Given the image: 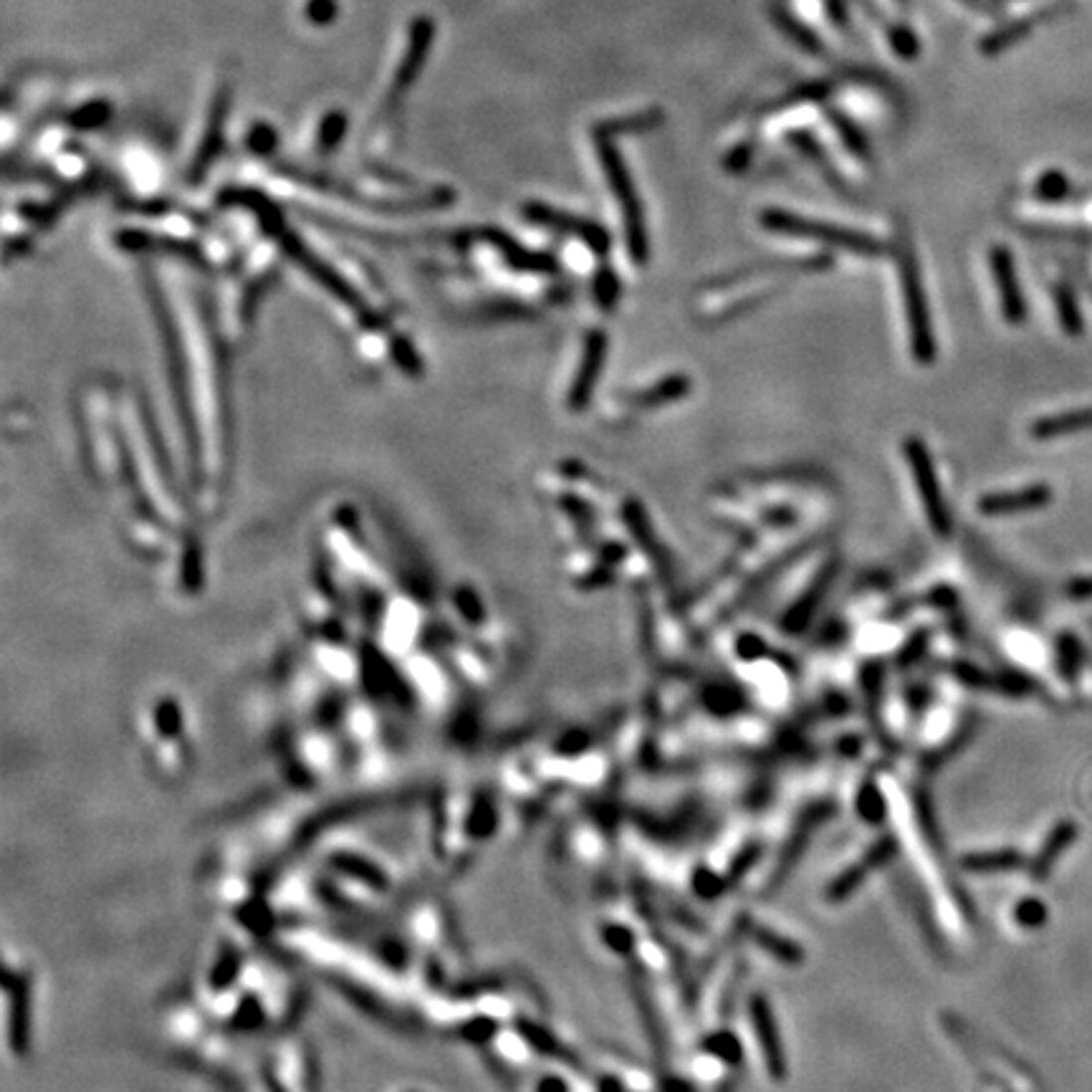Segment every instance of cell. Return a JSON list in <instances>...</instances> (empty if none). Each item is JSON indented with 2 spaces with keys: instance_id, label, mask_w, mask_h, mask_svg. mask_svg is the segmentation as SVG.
Segmentation results:
<instances>
[{
  "instance_id": "74e56055",
  "label": "cell",
  "mask_w": 1092,
  "mask_h": 1092,
  "mask_svg": "<svg viewBox=\"0 0 1092 1092\" xmlns=\"http://www.w3.org/2000/svg\"><path fill=\"white\" fill-rule=\"evenodd\" d=\"M928 640H931V632H928V630L913 632V635H910L908 643H905V648L900 650V655H898V666H900V668L913 666L915 660H918L923 653H926Z\"/></svg>"
},
{
  "instance_id": "f35d334b",
  "label": "cell",
  "mask_w": 1092,
  "mask_h": 1092,
  "mask_svg": "<svg viewBox=\"0 0 1092 1092\" xmlns=\"http://www.w3.org/2000/svg\"><path fill=\"white\" fill-rule=\"evenodd\" d=\"M306 18L314 26H329L337 18V0H309L306 3Z\"/></svg>"
},
{
  "instance_id": "30bf717a",
  "label": "cell",
  "mask_w": 1092,
  "mask_h": 1092,
  "mask_svg": "<svg viewBox=\"0 0 1092 1092\" xmlns=\"http://www.w3.org/2000/svg\"><path fill=\"white\" fill-rule=\"evenodd\" d=\"M622 522H625V529L630 532L632 542L638 544L640 549H643V554L653 561L655 574L660 577V582L666 584V589H671L673 592V589H676V574H673L671 556H668V551L663 549V544L658 542V534H655L645 509L635 499H627L625 504H622Z\"/></svg>"
},
{
  "instance_id": "e575fe53",
  "label": "cell",
  "mask_w": 1092,
  "mask_h": 1092,
  "mask_svg": "<svg viewBox=\"0 0 1092 1092\" xmlns=\"http://www.w3.org/2000/svg\"><path fill=\"white\" fill-rule=\"evenodd\" d=\"M951 673H954L964 686L979 688V691H994V676H987L982 668L969 666V663H954V666H951Z\"/></svg>"
},
{
  "instance_id": "f6af8a7d",
  "label": "cell",
  "mask_w": 1092,
  "mask_h": 1092,
  "mask_svg": "<svg viewBox=\"0 0 1092 1092\" xmlns=\"http://www.w3.org/2000/svg\"><path fill=\"white\" fill-rule=\"evenodd\" d=\"M764 519L769 524H774V527H789V524L797 522V514H794V511H789V509H782V511H769Z\"/></svg>"
},
{
  "instance_id": "ba28073f",
  "label": "cell",
  "mask_w": 1092,
  "mask_h": 1092,
  "mask_svg": "<svg viewBox=\"0 0 1092 1092\" xmlns=\"http://www.w3.org/2000/svg\"><path fill=\"white\" fill-rule=\"evenodd\" d=\"M607 352H610V337H607L602 329H592V332H587V337H584L582 357H579V367L577 372H574V380H571L569 394H566V405H569V410L582 412L589 407L594 390H597L599 375H602V367H605Z\"/></svg>"
},
{
  "instance_id": "44dd1931",
  "label": "cell",
  "mask_w": 1092,
  "mask_h": 1092,
  "mask_svg": "<svg viewBox=\"0 0 1092 1092\" xmlns=\"http://www.w3.org/2000/svg\"><path fill=\"white\" fill-rule=\"evenodd\" d=\"M1021 862H1024V858L1016 850H994V853L966 855L961 859V867L966 872H976V875H992V872L1014 870Z\"/></svg>"
},
{
  "instance_id": "d6a6232c",
  "label": "cell",
  "mask_w": 1092,
  "mask_h": 1092,
  "mask_svg": "<svg viewBox=\"0 0 1092 1092\" xmlns=\"http://www.w3.org/2000/svg\"><path fill=\"white\" fill-rule=\"evenodd\" d=\"M1014 918L1024 928H1039L1047 923V905L1037 898H1026L1016 905Z\"/></svg>"
},
{
  "instance_id": "8992f818",
  "label": "cell",
  "mask_w": 1092,
  "mask_h": 1092,
  "mask_svg": "<svg viewBox=\"0 0 1092 1092\" xmlns=\"http://www.w3.org/2000/svg\"><path fill=\"white\" fill-rule=\"evenodd\" d=\"M524 218H529L532 223L542 228H549L559 235H569V238H577L579 243L587 245L594 255L605 258L612 248V238L605 228L597 226L592 221H584V218L569 216V213H561L556 208L544 206V203H529L524 206Z\"/></svg>"
},
{
  "instance_id": "836d02e7",
  "label": "cell",
  "mask_w": 1092,
  "mask_h": 1092,
  "mask_svg": "<svg viewBox=\"0 0 1092 1092\" xmlns=\"http://www.w3.org/2000/svg\"><path fill=\"white\" fill-rule=\"evenodd\" d=\"M602 941L620 956H632V951H635V936H632V931L625 926H617V923L602 928Z\"/></svg>"
},
{
  "instance_id": "52a82bcc",
  "label": "cell",
  "mask_w": 1092,
  "mask_h": 1092,
  "mask_svg": "<svg viewBox=\"0 0 1092 1092\" xmlns=\"http://www.w3.org/2000/svg\"><path fill=\"white\" fill-rule=\"evenodd\" d=\"M231 101H234V86L231 83H221L213 94L211 109H208V124L203 139H200L198 152H195L193 162H190V185H198L200 180L206 178L208 170L213 167L216 157L223 150V139H226V122L228 111H231Z\"/></svg>"
},
{
  "instance_id": "7402d4cb",
  "label": "cell",
  "mask_w": 1092,
  "mask_h": 1092,
  "mask_svg": "<svg viewBox=\"0 0 1092 1092\" xmlns=\"http://www.w3.org/2000/svg\"><path fill=\"white\" fill-rule=\"evenodd\" d=\"M592 296L594 301H597L599 311L612 314V311L617 309V301H620L622 296V283H620V276H617L607 263H602V266L597 268V273H594Z\"/></svg>"
},
{
  "instance_id": "7bdbcfd3",
  "label": "cell",
  "mask_w": 1092,
  "mask_h": 1092,
  "mask_svg": "<svg viewBox=\"0 0 1092 1092\" xmlns=\"http://www.w3.org/2000/svg\"><path fill=\"white\" fill-rule=\"evenodd\" d=\"M635 997H638V1004H640V1010H643L645 1021H648V1024H650V1034H653L655 1047L663 1049V1039H660V1026H658V1021H655V1014H653V1012H655V1010H653V1004H650V999H648V1002H645V992H643V989H640V987L635 989Z\"/></svg>"
},
{
  "instance_id": "484cf974",
  "label": "cell",
  "mask_w": 1092,
  "mask_h": 1092,
  "mask_svg": "<svg viewBox=\"0 0 1092 1092\" xmlns=\"http://www.w3.org/2000/svg\"><path fill=\"white\" fill-rule=\"evenodd\" d=\"M1054 301H1057V316L1062 329H1065L1067 334H1080L1082 316H1080V309H1077V301H1075V294H1072V289H1067L1065 283H1057V286H1054Z\"/></svg>"
},
{
  "instance_id": "ee69618b",
  "label": "cell",
  "mask_w": 1092,
  "mask_h": 1092,
  "mask_svg": "<svg viewBox=\"0 0 1092 1092\" xmlns=\"http://www.w3.org/2000/svg\"><path fill=\"white\" fill-rule=\"evenodd\" d=\"M908 701H910V708H913L915 713H921V710L926 708L928 701H931V691H928V688H923V686H915L913 691H910Z\"/></svg>"
},
{
  "instance_id": "d590c367",
  "label": "cell",
  "mask_w": 1092,
  "mask_h": 1092,
  "mask_svg": "<svg viewBox=\"0 0 1092 1092\" xmlns=\"http://www.w3.org/2000/svg\"><path fill=\"white\" fill-rule=\"evenodd\" d=\"M248 147L255 155H271L273 147H276V129L266 122L253 124L248 132Z\"/></svg>"
},
{
  "instance_id": "1f68e13d",
  "label": "cell",
  "mask_w": 1092,
  "mask_h": 1092,
  "mask_svg": "<svg viewBox=\"0 0 1092 1092\" xmlns=\"http://www.w3.org/2000/svg\"><path fill=\"white\" fill-rule=\"evenodd\" d=\"M726 887H728L726 877L715 875V872L708 870V867H699V870L694 872V890L699 893V898L703 900L718 898Z\"/></svg>"
},
{
  "instance_id": "6da1fadb",
  "label": "cell",
  "mask_w": 1092,
  "mask_h": 1092,
  "mask_svg": "<svg viewBox=\"0 0 1092 1092\" xmlns=\"http://www.w3.org/2000/svg\"><path fill=\"white\" fill-rule=\"evenodd\" d=\"M895 258H898L900 296H903L905 322H908L910 352H913V360L918 362V365L931 367L938 355L936 332H933V316H931V306H928L926 286H923L921 266H918L915 250L905 234L898 235Z\"/></svg>"
},
{
  "instance_id": "bcb514c9",
  "label": "cell",
  "mask_w": 1092,
  "mask_h": 1092,
  "mask_svg": "<svg viewBox=\"0 0 1092 1092\" xmlns=\"http://www.w3.org/2000/svg\"><path fill=\"white\" fill-rule=\"evenodd\" d=\"M537 1092H569V1087H566V1082L561 1077H544L539 1082Z\"/></svg>"
},
{
  "instance_id": "ffe728a7",
  "label": "cell",
  "mask_w": 1092,
  "mask_h": 1092,
  "mask_svg": "<svg viewBox=\"0 0 1092 1092\" xmlns=\"http://www.w3.org/2000/svg\"><path fill=\"white\" fill-rule=\"evenodd\" d=\"M1090 427H1092V407H1087V410L1059 412V415L1042 417V420H1037L1029 427V433L1037 440H1047V438H1059V435L1082 433V430H1090Z\"/></svg>"
},
{
  "instance_id": "83f0119b",
  "label": "cell",
  "mask_w": 1092,
  "mask_h": 1092,
  "mask_svg": "<svg viewBox=\"0 0 1092 1092\" xmlns=\"http://www.w3.org/2000/svg\"><path fill=\"white\" fill-rule=\"evenodd\" d=\"M344 132H347V114L344 111H329L327 117L319 124V134H316V150L319 152H332L334 147L342 142Z\"/></svg>"
},
{
  "instance_id": "f546056e",
  "label": "cell",
  "mask_w": 1092,
  "mask_h": 1092,
  "mask_svg": "<svg viewBox=\"0 0 1092 1092\" xmlns=\"http://www.w3.org/2000/svg\"><path fill=\"white\" fill-rule=\"evenodd\" d=\"M559 509L564 511V514L571 516V522L577 524V529L582 534H587V537H592L594 532V514L592 509H589V504H584L582 499H577V496H561L559 499Z\"/></svg>"
},
{
  "instance_id": "4316f807",
  "label": "cell",
  "mask_w": 1092,
  "mask_h": 1092,
  "mask_svg": "<svg viewBox=\"0 0 1092 1092\" xmlns=\"http://www.w3.org/2000/svg\"><path fill=\"white\" fill-rule=\"evenodd\" d=\"M519 1029H522L524 1037H527L529 1042H532L534 1047H537L542 1054H551V1057H559V1059H564V1062H571V1065H579V1059L574 1057L569 1049L561 1047V1044L556 1042L554 1037H551L549 1031L539 1029V1026H534V1024H527V1021H524V1024H519Z\"/></svg>"
},
{
  "instance_id": "60d3db41",
  "label": "cell",
  "mask_w": 1092,
  "mask_h": 1092,
  "mask_svg": "<svg viewBox=\"0 0 1092 1092\" xmlns=\"http://www.w3.org/2000/svg\"><path fill=\"white\" fill-rule=\"evenodd\" d=\"M736 653L741 660H759L769 655V645L759 638V635H741L736 643Z\"/></svg>"
},
{
  "instance_id": "681fc988",
  "label": "cell",
  "mask_w": 1092,
  "mask_h": 1092,
  "mask_svg": "<svg viewBox=\"0 0 1092 1092\" xmlns=\"http://www.w3.org/2000/svg\"><path fill=\"white\" fill-rule=\"evenodd\" d=\"M663 1090L666 1092H694V1087L686 1085V1082L676 1080V1077H668L666 1082H663Z\"/></svg>"
},
{
  "instance_id": "5bb4252c",
  "label": "cell",
  "mask_w": 1092,
  "mask_h": 1092,
  "mask_svg": "<svg viewBox=\"0 0 1092 1092\" xmlns=\"http://www.w3.org/2000/svg\"><path fill=\"white\" fill-rule=\"evenodd\" d=\"M838 571H840V561L830 559L820 571H817L815 577H812L810 587L799 594L797 602H794V605L787 610V615L782 617V630L787 632V635H802V632L810 627V622L815 620L817 610H820L822 599H825V594L830 592L832 582L838 579Z\"/></svg>"
},
{
  "instance_id": "5b68a950",
  "label": "cell",
  "mask_w": 1092,
  "mask_h": 1092,
  "mask_svg": "<svg viewBox=\"0 0 1092 1092\" xmlns=\"http://www.w3.org/2000/svg\"><path fill=\"white\" fill-rule=\"evenodd\" d=\"M435 41V23L430 16H417L410 26V34H407V49L402 54V62L394 69L392 86H390L388 96H385V111H392L399 101L405 99L407 91L415 86L417 77L425 69L427 54L433 49Z\"/></svg>"
},
{
  "instance_id": "4fadbf2b",
  "label": "cell",
  "mask_w": 1092,
  "mask_h": 1092,
  "mask_svg": "<svg viewBox=\"0 0 1092 1092\" xmlns=\"http://www.w3.org/2000/svg\"><path fill=\"white\" fill-rule=\"evenodd\" d=\"M989 268H992L994 281H997L1004 319H1007L1012 327H1019V324H1024L1026 319V304H1024V294H1021L1019 276H1016L1014 255L1004 248V245H994V248L989 250Z\"/></svg>"
},
{
  "instance_id": "7c38bea8",
  "label": "cell",
  "mask_w": 1092,
  "mask_h": 1092,
  "mask_svg": "<svg viewBox=\"0 0 1092 1092\" xmlns=\"http://www.w3.org/2000/svg\"><path fill=\"white\" fill-rule=\"evenodd\" d=\"M749 1016L751 1024L756 1029V1039H759L761 1054H764L766 1070L777 1082H784L789 1077L787 1057H784L782 1039H779V1026L774 1019V1010H771V1002L764 994H754L749 999Z\"/></svg>"
},
{
  "instance_id": "4dcf8cb0",
  "label": "cell",
  "mask_w": 1092,
  "mask_h": 1092,
  "mask_svg": "<svg viewBox=\"0 0 1092 1092\" xmlns=\"http://www.w3.org/2000/svg\"><path fill=\"white\" fill-rule=\"evenodd\" d=\"M1080 645H1077L1075 638H1070V635H1065V638H1059L1057 643V660H1059V671H1062V676L1067 678V681H1072V678H1077V671H1080Z\"/></svg>"
},
{
  "instance_id": "9a60e30c",
  "label": "cell",
  "mask_w": 1092,
  "mask_h": 1092,
  "mask_svg": "<svg viewBox=\"0 0 1092 1092\" xmlns=\"http://www.w3.org/2000/svg\"><path fill=\"white\" fill-rule=\"evenodd\" d=\"M1052 501V491L1044 483L1037 486L1019 488V491H1002V494H989L979 501V511L984 516H1010L1024 514V511H1037Z\"/></svg>"
},
{
  "instance_id": "d6986e66",
  "label": "cell",
  "mask_w": 1092,
  "mask_h": 1092,
  "mask_svg": "<svg viewBox=\"0 0 1092 1092\" xmlns=\"http://www.w3.org/2000/svg\"><path fill=\"white\" fill-rule=\"evenodd\" d=\"M1075 838H1077L1075 822H1059V825L1049 832L1047 843L1042 845V850H1039L1034 862H1031L1029 875L1034 877V880H1044V877L1052 872V865L1059 859V855L1065 853L1067 845L1075 843Z\"/></svg>"
},
{
  "instance_id": "ac0fdd59",
  "label": "cell",
  "mask_w": 1092,
  "mask_h": 1092,
  "mask_svg": "<svg viewBox=\"0 0 1092 1092\" xmlns=\"http://www.w3.org/2000/svg\"><path fill=\"white\" fill-rule=\"evenodd\" d=\"M743 926H746V933L751 936V941H754L764 954L774 956V959L789 966H799L804 961V948L799 946V943H794L792 938L779 936V933H774L771 928H764L759 926V923H754L751 918H743Z\"/></svg>"
},
{
  "instance_id": "c3c4849f",
  "label": "cell",
  "mask_w": 1092,
  "mask_h": 1092,
  "mask_svg": "<svg viewBox=\"0 0 1092 1092\" xmlns=\"http://www.w3.org/2000/svg\"><path fill=\"white\" fill-rule=\"evenodd\" d=\"M838 749L843 756H858L859 754V738L858 736H845L840 738Z\"/></svg>"
},
{
  "instance_id": "cb8c5ba5",
  "label": "cell",
  "mask_w": 1092,
  "mask_h": 1092,
  "mask_svg": "<svg viewBox=\"0 0 1092 1092\" xmlns=\"http://www.w3.org/2000/svg\"><path fill=\"white\" fill-rule=\"evenodd\" d=\"M746 699L738 688L733 686H708L703 691L705 710L715 715H733L743 708Z\"/></svg>"
},
{
  "instance_id": "f1b7e54d",
  "label": "cell",
  "mask_w": 1092,
  "mask_h": 1092,
  "mask_svg": "<svg viewBox=\"0 0 1092 1092\" xmlns=\"http://www.w3.org/2000/svg\"><path fill=\"white\" fill-rule=\"evenodd\" d=\"M111 114V106L106 104L104 99L99 101H91V104L86 106H78L77 111H72L67 117V124H72L74 129H94V127H101V124L109 119Z\"/></svg>"
},
{
  "instance_id": "9c48e42d",
  "label": "cell",
  "mask_w": 1092,
  "mask_h": 1092,
  "mask_svg": "<svg viewBox=\"0 0 1092 1092\" xmlns=\"http://www.w3.org/2000/svg\"><path fill=\"white\" fill-rule=\"evenodd\" d=\"M832 815H835V804H827V802L815 804V807H807V810L802 812V817H799L797 825H794L792 835H789L787 845H784L782 858H779L777 870H774V877L766 882V893H777L779 887H782V882L789 877V872H792V867L797 865L799 858L804 855L810 840L815 838V832L820 830Z\"/></svg>"
},
{
  "instance_id": "f907efd6",
  "label": "cell",
  "mask_w": 1092,
  "mask_h": 1092,
  "mask_svg": "<svg viewBox=\"0 0 1092 1092\" xmlns=\"http://www.w3.org/2000/svg\"><path fill=\"white\" fill-rule=\"evenodd\" d=\"M599 1092H625V1087H622V1082L617 1077H605V1080L599 1082Z\"/></svg>"
},
{
  "instance_id": "b9f144b4",
  "label": "cell",
  "mask_w": 1092,
  "mask_h": 1092,
  "mask_svg": "<svg viewBox=\"0 0 1092 1092\" xmlns=\"http://www.w3.org/2000/svg\"><path fill=\"white\" fill-rule=\"evenodd\" d=\"M1065 193H1067L1065 180L1059 178V175H1052V172H1049V175H1044V178L1039 180V185H1037V195L1042 200H1057V198H1062Z\"/></svg>"
},
{
  "instance_id": "7dc6e473",
  "label": "cell",
  "mask_w": 1092,
  "mask_h": 1092,
  "mask_svg": "<svg viewBox=\"0 0 1092 1092\" xmlns=\"http://www.w3.org/2000/svg\"><path fill=\"white\" fill-rule=\"evenodd\" d=\"M1070 597L1075 599H1087L1092 597V577L1090 579H1077L1070 584Z\"/></svg>"
},
{
  "instance_id": "277c9868",
  "label": "cell",
  "mask_w": 1092,
  "mask_h": 1092,
  "mask_svg": "<svg viewBox=\"0 0 1092 1092\" xmlns=\"http://www.w3.org/2000/svg\"><path fill=\"white\" fill-rule=\"evenodd\" d=\"M903 455L905 463H908L910 473H913L915 488H918V499L923 504V514H926L928 524H931L933 534L941 539H948L954 534V516L948 514L946 499H943L941 483H938L936 463H933L931 450L926 448L921 438L903 440Z\"/></svg>"
},
{
  "instance_id": "603a6c76",
  "label": "cell",
  "mask_w": 1092,
  "mask_h": 1092,
  "mask_svg": "<svg viewBox=\"0 0 1092 1092\" xmlns=\"http://www.w3.org/2000/svg\"><path fill=\"white\" fill-rule=\"evenodd\" d=\"M855 807H858V815L862 817V822H867V825H882V822H885L887 804L875 779H865V782H862V787H859L858 792V799H855Z\"/></svg>"
},
{
  "instance_id": "d4e9b609",
  "label": "cell",
  "mask_w": 1092,
  "mask_h": 1092,
  "mask_svg": "<svg viewBox=\"0 0 1092 1092\" xmlns=\"http://www.w3.org/2000/svg\"><path fill=\"white\" fill-rule=\"evenodd\" d=\"M703 1049L705 1054H713V1057H718L721 1062H726V1065H738V1062L743 1059L741 1042H738V1037L733 1034V1031H726V1029H718L713 1031V1034H708V1037L703 1039Z\"/></svg>"
},
{
  "instance_id": "3957f363",
  "label": "cell",
  "mask_w": 1092,
  "mask_h": 1092,
  "mask_svg": "<svg viewBox=\"0 0 1092 1092\" xmlns=\"http://www.w3.org/2000/svg\"><path fill=\"white\" fill-rule=\"evenodd\" d=\"M759 221H761V228H766V231H771V234L820 240V243L830 245V248L848 250V253H858V255L885 253V243H880L875 235H867L862 234V231H853V228L832 226V223H825V221H815V218L797 216V213L764 211L759 216Z\"/></svg>"
},
{
  "instance_id": "8fae6325",
  "label": "cell",
  "mask_w": 1092,
  "mask_h": 1092,
  "mask_svg": "<svg viewBox=\"0 0 1092 1092\" xmlns=\"http://www.w3.org/2000/svg\"><path fill=\"white\" fill-rule=\"evenodd\" d=\"M895 853H898V843H895V838H890V835L880 838L875 845L867 848V853L862 855L855 865H850L848 870L840 872V875L827 885L825 898L830 900V903H843V900H848L850 895H853L855 890L867 880V875H872V872L880 870L882 865H887V862L895 858Z\"/></svg>"
},
{
  "instance_id": "2e32d148",
  "label": "cell",
  "mask_w": 1092,
  "mask_h": 1092,
  "mask_svg": "<svg viewBox=\"0 0 1092 1092\" xmlns=\"http://www.w3.org/2000/svg\"><path fill=\"white\" fill-rule=\"evenodd\" d=\"M830 258L827 255H810V258H797V261H777L766 263V266H746L738 268V271L723 273V276L713 278L708 289H728V286H738V283H746L754 276H766V273H812V271H825L830 268Z\"/></svg>"
},
{
  "instance_id": "8d00e7d4",
  "label": "cell",
  "mask_w": 1092,
  "mask_h": 1092,
  "mask_svg": "<svg viewBox=\"0 0 1092 1092\" xmlns=\"http://www.w3.org/2000/svg\"><path fill=\"white\" fill-rule=\"evenodd\" d=\"M759 855H761L759 845H749V848H743L741 853L733 858V862H731V867H728L726 875H723V877H726L728 885H733L736 880H741V877L746 875V870H749V867L754 865L756 859H759Z\"/></svg>"
},
{
  "instance_id": "ab89813d",
  "label": "cell",
  "mask_w": 1092,
  "mask_h": 1092,
  "mask_svg": "<svg viewBox=\"0 0 1092 1092\" xmlns=\"http://www.w3.org/2000/svg\"><path fill=\"white\" fill-rule=\"evenodd\" d=\"M969 736H974V723H971V726H969V723H966L964 731H959V736H956L954 741L943 743L941 751H936V754H933V759H928V766H943V764H946V761L951 759V756L959 754V749H961V746H964L966 741H969Z\"/></svg>"
},
{
  "instance_id": "e0dca14e",
  "label": "cell",
  "mask_w": 1092,
  "mask_h": 1092,
  "mask_svg": "<svg viewBox=\"0 0 1092 1092\" xmlns=\"http://www.w3.org/2000/svg\"><path fill=\"white\" fill-rule=\"evenodd\" d=\"M691 390H694L691 378H686V375H668V378L658 380L650 388L632 392L630 407H635V410H660V407L673 405L678 399L688 397Z\"/></svg>"
},
{
  "instance_id": "7a4b0ae2",
  "label": "cell",
  "mask_w": 1092,
  "mask_h": 1092,
  "mask_svg": "<svg viewBox=\"0 0 1092 1092\" xmlns=\"http://www.w3.org/2000/svg\"><path fill=\"white\" fill-rule=\"evenodd\" d=\"M597 155H599V162H602V170H605L607 175V183H610L612 195H615L617 206H620L627 253H630V258L635 261V266H648L650 261L648 228H645L643 208H640V198L638 193H635L630 172H627L620 152H617L615 147L610 145V139H605L602 134L597 137Z\"/></svg>"
}]
</instances>
